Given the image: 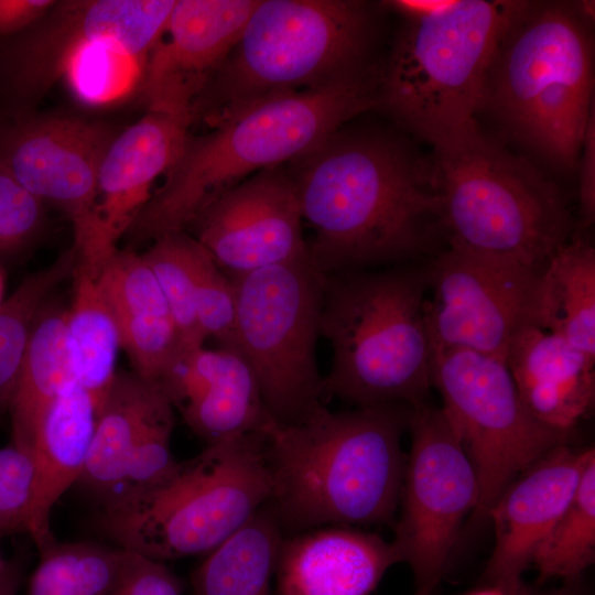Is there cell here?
I'll return each instance as SVG.
<instances>
[{"instance_id":"1","label":"cell","mask_w":595,"mask_h":595,"mask_svg":"<svg viewBox=\"0 0 595 595\" xmlns=\"http://www.w3.org/2000/svg\"><path fill=\"white\" fill-rule=\"evenodd\" d=\"M291 162L322 274L407 262L444 234L429 162L393 139L337 130Z\"/></svg>"},{"instance_id":"2","label":"cell","mask_w":595,"mask_h":595,"mask_svg":"<svg viewBox=\"0 0 595 595\" xmlns=\"http://www.w3.org/2000/svg\"><path fill=\"white\" fill-rule=\"evenodd\" d=\"M403 403L332 412L321 407L299 424L262 430L272 489L268 500L283 533L394 519L405 469Z\"/></svg>"},{"instance_id":"3","label":"cell","mask_w":595,"mask_h":595,"mask_svg":"<svg viewBox=\"0 0 595 595\" xmlns=\"http://www.w3.org/2000/svg\"><path fill=\"white\" fill-rule=\"evenodd\" d=\"M376 79L359 71L324 87L277 96L230 117L184 149L130 227L142 239L184 230L209 202L253 172L309 152L379 101Z\"/></svg>"},{"instance_id":"4","label":"cell","mask_w":595,"mask_h":595,"mask_svg":"<svg viewBox=\"0 0 595 595\" xmlns=\"http://www.w3.org/2000/svg\"><path fill=\"white\" fill-rule=\"evenodd\" d=\"M425 269L397 266L323 274L321 336L332 348L323 401L357 408L426 402L432 348Z\"/></svg>"},{"instance_id":"5","label":"cell","mask_w":595,"mask_h":595,"mask_svg":"<svg viewBox=\"0 0 595 595\" xmlns=\"http://www.w3.org/2000/svg\"><path fill=\"white\" fill-rule=\"evenodd\" d=\"M391 3L407 21L381 76L379 101L435 148L478 125L489 66L527 2Z\"/></svg>"},{"instance_id":"6","label":"cell","mask_w":595,"mask_h":595,"mask_svg":"<svg viewBox=\"0 0 595 595\" xmlns=\"http://www.w3.org/2000/svg\"><path fill=\"white\" fill-rule=\"evenodd\" d=\"M593 86L585 11L527 3L489 66L482 109L553 165L572 169L594 112Z\"/></svg>"},{"instance_id":"7","label":"cell","mask_w":595,"mask_h":595,"mask_svg":"<svg viewBox=\"0 0 595 595\" xmlns=\"http://www.w3.org/2000/svg\"><path fill=\"white\" fill-rule=\"evenodd\" d=\"M272 489L263 431L207 444L151 488L100 505L118 548L155 561L207 554L241 529Z\"/></svg>"},{"instance_id":"8","label":"cell","mask_w":595,"mask_h":595,"mask_svg":"<svg viewBox=\"0 0 595 595\" xmlns=\"http://www.w3.org/2000/svg\"><path fill=\"white\" fill-rule=\"evenodd\" d=\"M433 149L430 176L448 246L542 271L570 239L556 186L478 125Z\"/></svg>"},{"instance_id":"9","label":"cell","mask_w":595,"mask_h":595,"mask_svg":"<svg viewBox=\"0 0 595 595\" xmlns=\"http://www.w3.org/2000/svg\"><path fill=\"white\" fill-rule=\"evenodd\" d=\"M369 36L358 1L259 0L195 108L209 97L216 126L269 98L324 87L363 69Z\"/></svg>"},{"instance_id":"10","label":"cell","mask_w":595,"mask_h":595,"mask_svg":"<svg viewBox=\"0 0 595 595\" xmlns=\"http://www.w3.org/2000/svg\"><path fill=\"white\" fill-rule=\"evenodd\" d=\"M237 350L273 421L299 424L325 405L316 360L323 274L309 258L228 277Z\"/></svg>"},{"instance_id":"11","label":"cell","mask_w":595,"mask_h":595,"mask_svg":"<svg viewBox=\"0 0 595 595\" xmlns=\"http://www.w3.org/2000/svg\"><path fill=\"white\" fill-rule=\"evenodd\" d=\"M431 380L477 475L475 520L488 519L516 475L571 441L572 432L551 429L528 412L504 360L468 349L434 350Z\"/></svg>"},{"instance_id":"12","label":"cell","mask_w":595,"mask_h":595,"mask_svg":"<svg viewBox=\"0 0 595 595\" xmlns=\"http://www.w3.org/2000/svg\"><path fill=\"white\" fill-rule=\"evenodd\" d=\"M411 448L401 510L391 541L412 570L415 595H431L447 565L462 522L473 511L478 480L462 442L441 409L410 407Z\"/></svg>"},{"instance_id":"13","label":"cell","mask_w":595,"mask_h":595,"mask_svg":"<svg viewBox=\"0 0 595 595\" xmlns=\"http://www.w3.org/2000/svg\"><path fill=\"white\" fill-rule=\"evenodd\" d=\"M117 133L74 117L15 115L0 127V166L73 225L76 262L98 271L117 249L105 246L97 217V178Z\"/></svg>"},{"instance_id":"14","label":"cell","mask_w":595,"mask_h":595,"mask_svg":"<svg viewBox=\"0 0 595 595\" xmlns=\"http://www.w3.org/2000/svg\"><path fill=\"white\" fill-rule=\"evenodd\" d=\"M424 320L432 351L468 349L506 361L509 345L533 325L541 271L448 246L425 268Z\"/></svg>"},{"instance_id":"15","label":"cell","mask_w":595,"mask_h":595,"mask_svg":"<svg viewBox=\"0 0 595 595\" xmlns=\"http://www.w3.org/2000/svg\"><path fill=\"white\" fill-rule=\"evenodd\" d=\"M175 0H80L56 2L40 20L0 41V88L15 115L62 78L68 55L80 44L104 41L147 62Z\"/></svg>"},{"instance_id":"16","label":"cell","mask_w":595,"mask_h":595,"mask_svg":"<svg viewBox=\"0 0 595 595\" xmlns=\"http://www.w3.org/2000/svg\"><path fill=\"white\" fill-rule=\"evenodd\" d=\"M294 183L262 170L205 205L188 224L217 266L234 277L307 257Z\"/></svg>"},{"instance_id":"17","label":"cell","mask_w":595,"mask_h":595,"mask_svg":"<svg viewBox=\"0 0 595 595\" xmlns=\"http://www.w3.org/2000/svg\"><path fill=\"white\" fill-rule=\"evenodd\" d=\"M259 0H175L149 53L141 93L149 111L192 122L197 100Z\"/></svg>"},{"instance_id":"18","label":"cell","mask_w":595,"mask_h":595,"mask_svg":"<svg viewBox=\"0 0 595 595\" xmlns=\"http://www.w3.org/2000/svg\"><path fill=\"white\" fill-rule=\"evenodd\" d=\"M593 457L594 447L558 446L506 487L488 515L496 539L485 570L491 586L506 595L521 589L522 574L573 499Z\"/></svg>"},{"instance_id":"19","label":"cell","mask_w":595,"mask_h":595,"mask_svg":"<svg viewBox=\"0 0 595 595\" xmlns=\"http://www.w3.org/2000/svg\"><path fill=\"white\" fill-rule=\"evenodd\" d=\"M160 386L206 445L262 431L272 421L252 369L236 350L185 351Z\"/></svg>"},{"instance_id":"20","label":"cell","mask_w":595,"mask_h":595,"mask_svg":"<svg viewBox=\"0 0 595 595\" xmlns=\"http://www.w3.org/2000/svg\"><path fill=\"white\" fill-rule=\"evenodd\" d=\"M190 122L149 111L118 132L109 143L98 171L97 217L101 239L116 249L152 196L154 181L166 174L190 137Z\"/></svg>"},{"instance_id":"21","label":"cell","mask_w":595,"mask_h":595,"mask_svg":"<svg viewBox=\"0 0 595 595\" xmlns=\"http://www.w3.org/2000/svg\"><path fill=\"white\" fill-rule=\"evenodd\" d=\"M400 558L391 542L344 526L283 537L277 595H370Z\"/></svg>"},{"instance_id":"22","label":"cell","mask_w":595,"mask_h":595,"mask_svg":"<svg viewBox=\"0 0 595 595\" xmlns=\"http://www.w3.org/2000/svg\"><path fill=\"white\" fill-rule=\"evenodd\" d=\"M506 364L528 412L540 423L572 432L595 399V360L563 338L523 326L512 338Z\"/></svg>"},{"instance_id":"23","label":"cell","mask_w":595,"mask_h":595,"mask_svg":"<svg viewBox=\"0 0 595 595\" xmlns=\"http://www.w3.org/2000/svg\"><path fill=\"white\" fill-rule=\"evenodd\" d=\"M97 416L90 396L75 383L46 410L33 437V488L26 533L40 553L56 542L51 513L62 495L78 483Z\"/></svg>"},{"instance_id":"24","label":"cell","mask_w":595,"mask_h":595,"mask_svg":"<svg viewBox=\"0 0 595 595\" xmlns=\"http://www.w3.org/2000/svg\"><path fill=\"white\" fill-rule=\"evenodd\" d=\"M173 407L156 382L137 374H117L96 416L85 467L78 483L100 505L118 490L129 456L148 424Z\"/></svg>"},{"instance_id":"25","label":"cell","mask_w":595,"mask_h":595,"mask_svg":"<svg viewBox=\"0 0 595 595\" xmlns=\"http://www.w3.org/2000/svg\"><path fill=\"white\" fill-rule=\"evenodd\" d=\"M66 312L45 304L40 311L9 405L12 444L29 454L46 410L64 391L78 383Z\"/></svg>"},{"instance_id":"26","label":"cell","mask_w":595,"mask_h":595,"mask_svg":"<svg viewBox=\"0 0 595 595\" xmlns=\"http://www.w3.org/2000/svg\"><path fill=\"white\" fill-rule=\"evenodd\" d=\"M533 325L595 360V250L569 239L540 273Z\"/></svg>"},{"instance_id":"27","label":"cell","mask_w":595,"mask_h":595,"mask_svg":"<svg viewBox=\"0 0 595 595\" xmlns=\"http://www.w3.org/2000/svg\"><path fill=\"white\" fill-rule=\"evenodd\" d=\"M283 532L267 501L192 574L193 595H271Z\"/></svg>"},{"instance_id":"28","label":"cell","mask_w":595,"mask_h":595,"mask_svg":"<svg viewBox=\"0 0 595 595\" xmlns=\"http://www.w3.org/2000/svg\"><path fill=\"white\" fill-rule=\"evenodd\" d=\"M73 275V299L66 312V324L78 383L90 396L98 412L117 375L120 333L96 274L75 261Z\"/></svg>"},{"instance_id":"29","label":"cell","mask_w":595,"mask_h":595,"mask_svg":"<svg viewBox=\"0 0 595 595\" xmlns=\"http://www.w3.org/2000/svg\"><path fill=\"white\" fill-rule=\"evenodd\" d=\"M74 249L19 284L0 305V409L9 408L35 320L48 294L73 274Z\"/></svg>"},{"instance_id":"30","label":"cell","mask_w":595,"mask_h":595,"mask_svg":"<svg viewBox=\"0 0 595 595\" xmlns=\"http://www.w3.org/2000/svg\"><path fill=\"white\" fill-rule=\"evenodd\" d=\"M41 554L28 595H109L125 550L93 542L55 543Z\"/></svg>"},{"instance_id":"31","label":"cell","mask_w":595,"mask_h":595,"mask_svg":"<svg viewBox=\"0 0 595 595\" xmlns=\"http://www.w3.org/2000/svg\"><path fill=\"white\" fill-rule=\"evenodd\" d=\"M595 559V457L586 465L575 495L534 555L541 582L577 580Z\"/></svg>"},{"instance_id":"32","label":"cell","mask_w":595,"mask_h":595,"mask_svg":"<svg viewBox=\"0 0 595 595\" xmlns=\"http://www.w3.org/2000/svg\"><path fill=\"white\" fill-rule=\"evenodd\" d=\"M196 246L197 240L181 230L160 236L143 252L161 288L185 351L203 346L206 340L196 311Z\"/></svg>"},{"instance_id":"33","label":"cell","mask_w":595,"mask_h":595,"mask_svg":"<svg viewBox=\"0 0 595 595\" xmlns=\"http://www.w3.org/2000/svg\"><path fill=\"white\" fill-rule=\"evenodd\" d=\"M145 61L131 56L115 43L87 42L68 55L62 78L84 102L104 105L140 86Z\"/></svg>"},{"instance_id":"34","label":"cell","mask_w":595,"mask_h":595,"mask_svg":"<svg viewBox=\"0 0 595 595\" xmlns=\"http://www.w3.org/2000/svg\"><path fill=\"white\" fill-rule=\"evenodd\" d=\"M96 277L116 316H171L158 280L143 253L116 249Z\"/></svg>"},{"instance_id":"35","label":"cell","mask_w":595,"mask_h":595,"mask_svg":"<svg viewBox=\"0 0 595 595\" xmlns=\"http://www.w3.org/2000/svg\"><path fill=\"white\" fill-rule=\"evenodd\" d=\"M194 274L197 318L206 339L214 338L220 348L238 351L231 281L198 241Z\"/></svg>"},{"instance_id":"36","label":"cell","mask_w":595,"mask_h":595,"mask_svg":"<svg viewBox=\"0 0 595 595\" xmlns=\"http://www.w3.org/2000/svg\"><path fill=\"white\" fill-rule=\"evenodd\" d=\"M173 424V407L163 410L148 424L129 456L117 493L106 502L151 488L175 470L178 462L170 445Z\"/></svg>"},{"instance_id":"37","label":"cell","mask_w":595,"mask_h":595,"mask_svg":"<svg viewBox=\"0 0 595 595\" xmlns=\"http://www.w3.org/2000/svg\"><path fill=\"white\" fill-rule=\"evenodd\" d=\"M44 223V203L0 166V253L28 247Z\"/></svg>"},{"instance_id":"38","label":"cell","mask_w":595,"mask_h":595,"mask_svg":"<svg viewBox=\"0 0 595 595\" xmlns=\"http://www.w3.org/2000/svg\"><path fill=\"white\" fill-rule=\"evenodd\" d=\"M32 488L31 454L14 444L0 448V536L26 532Z\"/></svg>"},{"instance_id":"39","label":"cell","mask_w":595,"mask_h":595,"mask_svg":"<svg viewBox=\"0 0 595 595\" xmlns=\"http://www.w3.org/2000/svg\"><path fill=\"white\" fill-rule=\"evenodd\" d=\"M183 584L164 562L126 551L109 595H182Z\"/></svg>"},{"instance_id":"40","label":"cell","mask_w":595,"mask_h":595,"mask_svg":"<svg viewBox=\"0 0 595 595\" xmlns=\"http://www.w3.org/2000/svg\"><path fill=\"white\" fill-rule=\"evenodd\" d=\"M581 217L591 225L595 217V116L587 122L580 154Z\"/></svg>"},{"instance_id":"41","label":"cell","mask_w":595,"mask_h":595,"mask_svg":"<svg viewBox=\"0 0 595 595\" xmlns=\"http://www.w3.org/2000/svg\"><path fill=\"white\" fill-rule=\"evenodd\" d=\"M55 3L52 0H0V40L29 28Z\"/></svg>"},{"instance_id":"42","label":"cell","mask_w":595,"mask_h":595,"mask_svg":"<svg viewBox=\"0 0 595 595\" xmlns=\"http://www.w3.org/2000/svg\"><path fill=\"white\" fill-rule=\"evenodd\" d=\"M18 584L17 572L9 570L0 577V595H14Z\"/></svg>"},{"instance_id":"43","label":"cell","mask_w":595,"mask_h":595,"mask_svg":"<svg viewBox=\"0 0 595 595\" xmlns=\"http://www.w3.org/2000/svg\"><path fill=\"white\" fill-rule=\"evenodd\" d=\"M516 595H581V593L573 587V582H570L566 586L547 592H533L523 585Z\"/></svg>"},{"instance_id":"44","label":"cell","mask_w":595,"mask_h":595,"mask_svg":"<svg viewBox=\"0 0 595 595\" xmlns=\"http://www.w3.org/2000/svg\"><path fill=\"white\" fill-rule=\"evenodd\" d=\"M470 595H506V594L498 587L491 586L489 588H484V589L474 592Z\"/></svg>"},{"instance_id":"45","label":"cell","mask_w":595,"mask_h":595,"mask_svg":"<svg viewBox=\"0 0 595 595\" xmlns=\"http://www.w3.org/2000/svg\"><path fill=\"white\" fill-rule=\"evenodd\" d=\"M9 570V566L4 563V561L0 556V577Z\"/></svg>"},{"instance_id":"46","label":"cell","mask_w":595,"mask_h":595,"mask_svg":"<svg viewBox=\"0 0 595 595\" xmlns=\"http://www.w3.org/2000/svg\"><path fill=\"white\" fill-rule=\"evenodd\" d=\"M2 291H3V284H2V277H1V273H0V305L4 301V300H2Z\"/></svg>"}]
</instances>
